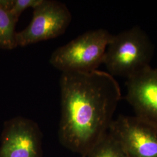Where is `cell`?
I'll use <instances>...</instances> for the list:
<instances>
[{"label": "cell", "instance_id": "obj_7", "mask_svg": "<svg viewBox=\"0 0 157 157\" xmlns=\"http://www.w3.org/2000/svg\"><path fill=\"white\" fill-rule=\"evenodd\" d=\"M126 80V98L135 116L157 124V69L150 67Z\"/></svg>", "mask_w": 157, "mask_h": 157}, {"label": "cell", "instance_id": "obj_9", "mask_svg": "<svg viewBox=\"0 0 157 157\" xmlns=\"http://www.w3.org/2000/svg\"><path fill=\"white\" fill-rule=\"evenodd\" d=\"M17 21L0 3V48L12 50L17 47L15 26Z\"/></svg>", "mask_w": 157, "mask_h": 157}, {"label": "cell", "instance_id": "obj_3", "mask_svg": "<svg viewBox=\"0 0 157 157\" xmlns=\"http://www.w3.org/2000/svg\"><path fill=\"white\" fill-rule=\"evenodd\" d=\"M113 34L104 29L91 30L54 51L51 65L63 72H88L98 70L104 62Z\"/></svg>", "mask_w": 157, "mask_h": 157}, {"label": "cell", "instance_id": "obj_1", "mask_svg": "<svg viewBox=\"0 0 157 157\" xmlns=\"http://www.w3.org/2000/svg\"><path fill=\"white\" fill-rule=\"evenodd\" d=\"M59 140L69 150L86 157L107 133L122 93L113 76L95 70L62 72Z\"/></svg>", "mask_w": 157, "mask_h": 157}, {"label": "cell", "instance_id": "obj_10", "mask_svg": "<svg viewBox=\"0 0 157 157\" xmlns=\"http://www.w3.org/2000/svg\"><path fill=\"white\" fill-rule=\"evenodd\" d=\"M42 0H7V9L17 21L23 12L29 8H34Z\"/></svg>", "mask_w": 157, "mask_h": 157}, {"label": "cell", "instance_id": "obj_6", "mask_svg": "<svg viewBox=\"0 0 157 157\" xmlns=\"http://www.w3.org/2000/svg\"><path fill=\"white\" fill-rule=\"evenodd\" d=\"M0 157H43L42 133L38 124L17 117L4 124Z\"/></svg>", "mask_w": 157, "mask_h": 157}, {"label": "cell", "instance_id": "obj_5", "mask_svg": "<svg viewBox=\"0 0 157 157\" xmlns=\"http://www.w3.org/2000/svg\"><path fill=\"white\" fill-rule=\"evenodd\" d=\"M108 132L129 157H157V124L135 115H120Z\"/></svg>", "mask_w": 157, "mask_h": 157}, {"label": "cell", "instance_id": "obj_8", "mask_svg": "<svg viewBox=\"0 0 157 157\" xmlns=\"http://www.w3.org/2000/svg\"><path fill=\"white\" fill-rule=\"evenodd\" d=\"M86 157H129L124 147L109 132L88 152Z\"/></svg>", "mask_w": 157, "mask_h": 157}, {"label": "cell", "instance_id": "obj_4", "mask_svg": "<svg viewBox=\"0 0 157 157\" xmlns=\"http://www.w3.org/2000/svg\"><path fill=\"white\" fill-rule=\"evenodd\" d=\"M72 18L65 4L56 0H42L34 8L28 26L17 32V46L26 47L56 38L65 32Z\"/></svg>", "mask_w": 157, "mask_h": 157}, {"label": "cell", "instance_id": "obj_2", "mask_svg": "<svg viewBox=\"0 0 157 157\" xmlns=\"http://www.w3.org/2000/svg\"><path fill=\"white\" fill-rule=\"evenodd\" d=\"M154 48L139 26L113 35L107 46L103 63L112 76L128 79L151 67Z\"/></svg>", "mask_w": 157, "mask_h": 157}]
</instances>
